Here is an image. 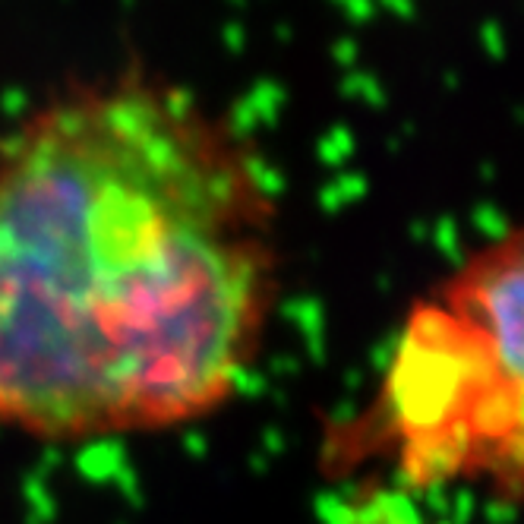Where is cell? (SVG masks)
<instances>
[{"label": "cell", "mask_w": 524, "mask_h": 524, "mask_svg": "<svg viewBox=\"0 0 524 524\" xmlns=\"http://www.w3.org/2000/svg\"><path fill=\"white\" fill-rule=\"evenodd\" d=\"M382 421L417 487L524 505V225L483 243L411 310Z\"/></svg>", "instance_id": "obj_2"}, {"label": "cell", "mask_w": 524, "mask_h": 524, "mask_svg": "<svg viewBox=\"0 0 524 524\" xmlns=\"http://www.w3.org/2000/svg\"><path fill=\"white\" fill-rule=\"evenodd\" d=\"M253 155L165 83L89 86L0 145V423L145 433L228 398L275 297Z\"/></svg>", "instance_id": "obj_1"}]
</instances>
